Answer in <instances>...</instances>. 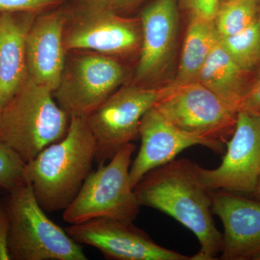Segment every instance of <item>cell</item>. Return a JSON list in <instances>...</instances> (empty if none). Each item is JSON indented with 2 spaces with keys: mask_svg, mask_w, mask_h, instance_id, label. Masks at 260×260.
Masks as SVG:
<instances>
[{
  "mask_svg": "<svg viewBox=\"0 0 260 260\" xmlns=\"http://www.w3.org/2000/svg\"><path fill=\"white\" fill-rule=\"evenodd\" d=\"M140 206L167 214L190 230L200 249L193 260H215L223 249V234L214 223L212 198L198 172V164L174 159L150 171L134 187Z\"/></svg>",
  "mask_w": 260,
  "mask_h": 260,
  "instance_id": "6da1fadb",
  "label": "cell"
},
{
  "mask_svg": "<svg viewBox=\"0 0 260 260\" xmlns=\"http://www.w3.org/2000/svg\"><path fill=\"white\" fill-rule=\"evenodd\" d=\"M96 145L86 118L70 116L66 135L25 164L23 177L46 213L64 210L92 172Z\"/></svg>",
  "mask_w": 260,
  "mask_h": 260,
  "instance_id": "7a4b0ae2",
  "label": "cell"
},
{
  "mask_svg": "<svg viewBox=\"0 0 260 260\" xmlns=\"http://www.w3.org/2000/svg\"><path fill=\"white\" fill-rule=\"evenodd\" d=\"M54 100L52 90L28 79L0 110V142L25 164L68 133L70 116Z\"/></svg>",
  "mask_w": 260,
  "mask_h": 260,
  "instance_id": "3957f363",
  "label": "cell"
},
{
  "mask_svg": "<svg viewBox=\"0 0 260 260\" xmlns=\"http://www.w3.org/2000/svg\"><path fill=\"white\" fill-rule=\"evenodd\" d=\"M2 200L9 219L10 260H86L80 244L48 218L28 183Z\"/></svg>",
  "mask_w": 260,
  "mask_h": 260,
  "instance_id": "277c9868",
  "label": "cell"
},
{
  "mask_svg": "<svg viewBox=\"0 0 260 260\" xmlns=\"http://www.w3.org/2000/svg\"><path fill=\"white\" fill-rule=\"evenodd\" d=\"M65 10L63 42L67 52L94 51L121 61L139 56L140 18L117 13L105 0H69Z\"/></svg>",
  "mask_w": 260,
  "mask_h": 260,
  "instance_id": "5b68a950",
  "label": "cell"
},
{
  "mask_svg": "<svg viewBox=\"0 0 260 260\" xmlns=\"http://www.w3.org/2000/svg\"><path fill=\"white\" fill-rule=\"evenodd\" d=\"M154 107L173 125L199 138L215 153L225 151L235 129L238 113L199 81L168 85Z\"/></svg>",
  "mask_w": 260,
  "mask_h": 260,
  "instance_id": "8992f818",
  "label": "cell"
},
{
  "mask_svg": "<svg viewBox=\"0 0 260 260\" xmlns=\"http://www.w3.org/2000/svg\"><path fill=\"white\" fill-rule=\"evenodd\" d=\"M135 148L133 143L124 145L109 164H101L89 174L78 194L64 210L65 222L75 225L99 218L134 221L141 207L129 181Z\"/></svg>",
  "mask_w": 260,
  "mask_h": 260,
  "instance_id": "52a82bcc",
  "label": "cell"
},
{
  "mask_svg": "<svg viewBox=\"0 0 260 260\" xmlns=\"http://www.w3.org/2000/svg\"><path fill=\"white\" fill-rule=\"evenodd\" d=\"M129 75L127 67L116 58L90 51H68L53 95L70 116L86 118L125 84Z\"/></svg>",
  "mask_w": 260,
  "mask_h": 260,
  "instance_id": "ba28073f",
  "label": "cell"
},
{
  "mask_svg": "<svg viewBox=\"0 0 260 260\" xmlns=\"http://www.w3.org/2000/svg\"><path fill=\"white\" fill-rule=\"evenodd\" d=\"M167 87L124 84L86 117L96 145L95 162L105 164L124 145L140 138V121Z\"/></svg>",
  "mask_w": 260,
  "mask_h": 260,
  "instance_id": "9c48e42d",
  "label": "cell"
},
{
  "mask_svg": "<svg viewBox=\"0 0 260 260\" xmlns=\"http://www.w3.org/2000/svg\"><path fill=\"white\" fill-rule=\"evenodd\" d=\"M198 172L208 190L253 194L260 174V116L238 113L221 164L214 169L198 165Z\"/></svg>",
  "mask_w": 260,
  "mask_h": 260,
  "instance_id": "30bf717a",
  "label": "cell"
},
{
  "mask_svg": "<svg viewBox=\"0 0 260 260\" xmlns=\"http://www.w3.org/2000/svg\"><path fill=\"white\" fill-rule=\"evenodd\" d=\"M65 231L75 242L93 246L107 259L193 260V256L158 245L130 220L95 218Z\"/></svg>",
  "mask_w": 260,
  "mask_h": 260,
  "instance_id": "8fae6325",
  "label": "cell"
},
{
  "mask_svg": "<svg viewBox=\"0 0 260 260\" xmlns=\"http://www.w3.org/2000/svg\"><path fill=\"white\" fill-rule=\"evenodd\" d=\"M141 48L133 83L150 86L172 60L179 26L177 0H154L142 10Z\"/></svg>",
  "mask_w": 260,
  "mask_h": 260,
  "instance_id": "7c38bea8",
  "label": "cell"
},
{
  "mask_svg": "<svg viewBox=\"0 0 260 260\" xmlns=\"http://www.w3.org/2000/svg\"><path fill=\"white\" fill-rule=\"evenodd\" d=\"M212 212L223 225L222 260H259L260 200L238 193L210 191Z\"/></svg>",
  "mask_w": 260,
  "mask_h": 260,
  "instance_id": "4fadbf2b",
  "label": "cell"
},
{
  "mask_svg": "<svg viewBox=\"0 0 260 260\" xmlns=\"http://www.w3.org/2000/svg\"><path fill=\"white\" fill-rule=\"evenodd\" d=\"M65 4L37 15L26 38L28 79L52 92L59 85L66 60L63 42Z\"/></svg>",
  "mask_w": 260,
  "mask_h": 260,
  "instance_id": "5bb4252c",
  "label": "cell"
},
{
  "mask_svg": "<svg viewBox=\"0 0 260 260\" xmlns=\"http://www.w3.org/2000/svg\"><path fill=\"white\" fill-rule=\"evenodd\" d=\"M141 145L129 169L133 189L147 173L174 160L183 150L194 145H203L199 138L178 129L153 107L140 121Z\"/></svg>",
  "mask_w": 260,
  "mask_h": 260,
  "instance_id": "9a60e30c",
  "label": "cell"
},
{
  "mask_svg": "<svg viewBox=\"0 0 260 260\" xmlns=\"http://www.w3.org/2000/svg\"><path fill=\"white\" fill-rule=\"evenodd\" d=\"M37 15L0 12V110L28 79L26 38Z\"/></svg>",
  "mask_w": 260,
  "mask_h": 260,
  "instance_id": "2e32d148",
  "label": "cell"
},
{
  "mask_svg": "<svg viewBox=\"0 0 260 260\" xmlns=\"http://www.w3.org/2000/svg\"><path fill=\"white\" fill-rule=\"evenodd\" d=\"M248 73L233 60L218 39L200 70L198 81L239 113L250 86L246 83Z\"/></svg>",
  "mask_w": 260,
  "mask_h": 260,
  "instance_id": "e0dca14e",
  "label": "cell"
},
{
  "mask_svg": "<svg viewBox=\"0 0 260 260\" xmlns=\"http://www.w3.org/2000/svg\"><path fill=\"white\" fill-rule=\"evenodd\" d=\"M218 39L214 20L190 17L175 84L198 81L200 70Z\"/></svg>",
  "mask_w": 260,
  "mask_h": 260,
  "instance_id": "ac0fdd59",
  "label": "cell"
},
{
  "mask_svg": "<svg viewBox=\"0 0 260 260\" xmlns=\"http://www.w3.org/2000/svg\"><path fill=\"white\" fill-rule=\"evenodd\" d=\"M218 39L233 60L249 73L260 64V13L242 31L227 37L218 36Z\"/></svg>",
  "mask_w": 260,
  "mask_h": 260,
  "instance_id": "d6986e66",
  "label": "cell"
},
{
  "mask_svg": "<svg viewBox=\"0 0 260 260\" xmlns=\"http://www.w3.org/2000/svg\"><path fill=\"white\" fill-rule=\"evenodd\" d=\"M260 0H223L219 4L214 24L219 37L242 31L259 15Z\"/></svg>",
  "mask_w": 260,
  "mask_h": 260,
  "instance_id": "ffe728a7",
  "label": "cell"
},
{
  "mask_svg": "<svg viewBox=\"0 0 260 260\" xmlns=\"http://www.w3.org/2000/svg\"><path fill=\"white\" fill-rule=\"evenodd\" d=\"M25 164L13 149L0 142V189L9 192L26 183Z\"/></svg>",
  "mask_w": 260,
  "mask_h": 260,
  "instance_id": "44dd1931",
  "label": "cell"
},
{
  "mask_svg": "<svg viewBox=\"0 0 260 260\" xmlns=\"http://www.w3.org/2000/svg\"><path fill=\"white\" fill-rule=\"evenodd\" d=\"M69 0H0V12H27L40 14L55 9Z\"/></svg>",
  "mask_w": 260,
  "mask_h": 260,
  "instance_id": "7402d4cb",
  "label": "cell"
},
{
  "mask_svg": "<svg viewBox=\"0 0 260 260\" xmlns=\"http://www.w3.org/2000/svg\"><path fill=\"white\" fill-rule=\"evenodd\" d=\"M189 17H195L207 20H214L220 0H179Z\"/></svg>",
  "mask_w": 260,
  "mask_h": 260,
  "instance_id": "603a6c76",
  "label": "cell"
},
{
  "mask_svg": "<svg viewBox=\"0 0 260 260\" xmlns=\"http://www.w3.org/2000/svg\"><path fill=\"white\" fill-rule=\"evenodd\" d=\"M240 112L260 116V72L254 83L250 84Z\"/></svg>",
  "mask_w": 260,
  "mask_h": 260,
  "instance_id": "cb8c5ba5",
  "label": "cell"
},
{
  "mask_svg": "<svg viewBox=\"0 0 260 260\" xmlns=\"http://www.w3.org/2000/svg\"><path fill=\"white\" fill-rule=\"evenodd\" d=\"M10 223L3 201L0 200V260H10L8 238Z\"/></svg>",
  "mask_w": 260,
  "mask_h": 260,
  "instance_id": "d4e9b609",
  "label": "cell"
},
{
  "mask_svg": "<svg viewBox=\"0 0 260 260\" xmlns=\"http://www.w3.org/2000/svg\"><path fill=\"white\" fill-rule=\"evenodd\" d=\"M113 10L120 14L125 15L138 8L145 0H105Z\"/></svg>",
  "mask_w": 260,
  "mask_h": 260,
  "instance_id": "484cf974",
  "label": "cell"
},
{
  "mask_svg": "<svg viewBox=\"0 0 260 260\" xmlns=\"http://www.w3.org/2000/svg\"><path fill=\"white\" fill-rule=\"evenodd\" d=\"M253 195L255 197L256 199L260 200V174L259 179H258L255 190H254V192L253 193Z\"/></svg>",
  "mask_w": 260,
  "mask_h": 260,
  "instance_id": "4316f807",
  "label": "cell"
},
{
  "mask_svg": "<svg viewBox=\"0 0 260 260\" xmlns=\"http://www.w3.org/2000/svg\"><path fill=\"white\" fill-rule=\"evenodd\" d=\"M259 13H260V4H259Z\"/></svg>",
  "mask_w": 260,
  "mask_h": 260,
  "instance_id": "83f0119b",
  "label": "cell"
},
{
  "mask_svg": "<svg viewBox=\"0 0 260 260\" xmlns=\"http://www.w3.org/2000/svg\"><path fill=\"white\" fill-rule=\"evenodd\" d=\"M259 260H260V259H259Z\"/></svg>",
  "mask_w": 260,
  "mask_h": 260,
  "instance_id": "f1b7e54d",
  "label": "cell"
}]
</instances>
